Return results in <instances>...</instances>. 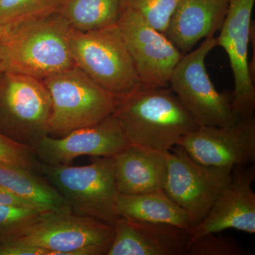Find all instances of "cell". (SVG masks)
I'll return each instance as SVG.
<instances>
[{"instance_id":"obj_1","label":"cell","mask_w":255,"mask_h":255,"mask_svg":"<svg viewBox=\"0 0 255 255\" xmlns=\"http://www.w3.org/2000/svg\"><path fill=\"white\" fill-rule=\"evenodd\" d=\"M112 115L129 145L162 155L199 127L169 87L142 85L118 97Z\"/></svg>"},{"instance_id":"obj_2","label":"cell","mask_w":255,"mask_h":255,"mask_svg":"<svg viewBox=\"0 0 255 255\" xmlns=\"http://www.w3.org/2000/svg\"><path fill=\"white\" fill-rule=\"evenodd\" d=\"M71 28L59 13L7 26L0 41V73L43 80L73 68L68 44Z\"/></svg>"},{"instance_id":"obj_3","label":"cell","mask_w":255,"mask_h":255,"mask_svg":"<svg viewBox=\"0 0 255 255\" xmlns=\"http://www.w3.org/2000/svg\"><path fill=\"white\" fill-rule=\"evenodd\" d=\"M36 172L60 193L73 214L112 226L119 219L113 157H95L91 164L78 167L38 161Z\"/></svg>"},{"instance_id":"obj_4","label":"cell","mask_w":255,"mask_h":255,"mask_svg":"<svg viewBox=\"0 0 255 255\" xmlns=\"http://www.w3.org/2000/svg\"><path fill=\"white\" fill-rule=\"evenodd\" d=\"M68 44L75 66L110 93L121 97L142 86L117 24L87 31L72 27Z\"/></svg>"},{"instance_id":"obj_5","label":"cell","mask_w":255,"mask_h":255,"mask_svg":"<svg viewBox=\"0 0 255 255\" xmlns=\"http://www.w3.org/2000/svg\"><path fill=\"white\" fill-rule=\"evenodd\" d=\"M50 94L48 135L63 137L95 125L113 114L118 97L95 83L77 66L41 80Z\"/></svg>"},{"instance_id":"obj_6","label":"cell","mask_w":255,"mask_h":255,"mask_svg":"<svg viewBox=\"0 0 255 255\" xmlns=\"http://www.w3.org/2000/svg\"><path fill=\"white\" fill-rule=\"evenodd\" d=\"M112 225L72 211H50L6 242L44 250L48 255H107Z\"/></svg>"},{"instance_id":"obj_7","label":"cell","mask_w":255,"mask_h":255,"mask_svg":"<svg viewBox=\"0 0 255 255\" xmlns=\"http://www.w3.org/2000/svg\"><path fill=\"white\" fill-rule=\"evenodd\" d=\"M214 35L183 55L174 68L169 87L199 126L226 127L238 119L233 110L232 94L221 93L211 81L206 58L217 46Z\"/></svg>"},{"instance_id":"obj_8","label":"cell","mask_w":255,"mask_h":255,"mask_svg":"<svg viewBox=\"0 0 255 255\" xmlns=\"http://www.w3.org/2000/svg\"><path fill=\"white\" fill-rule=\"evenodd\" d=\"M0 74V133L33 147L48 135L49 92L39 79L22 74Z\"/></svg>"},{"instance_id":"obj_9","label":"cell","mask_w":255,"mask_h":255,"mask_svg":"<svg viewBox=\"0 0 255 255\" xmlns=\"http://www.w3.org/2000/svg\"><path fill=\"white\" fill-rule=\"evenodd\" d=\"M166 153L163 190L199 224L231 180L232 169L211 167L194 160L180 146ZM193 227V228H194Z\"/></svg>"},{"instance_id":"obj_10","label":"cell","mask_w":255,"mask_h":255,"mask_svg":"<svg viewBox=\"0 0 255 255\" xmlns=\"http://www.w3.org/2000/svg\"><path fill=\"white\" fill-rule=\"evenodd\" d=\"M117 24L142 86L169 87L172 72L184 54L128 6H124Z\"/></svg>"},{"instance_id":"obj_11","label":"cell","mask_w":255,"mask_h":255,"mask_svg":"<svg viewBox=\"0 0 255 255\" xmlns=\"http://www.w3.org/2000/svg\"><path fill=\"white\" fill-rule=\"evenodd\" d=\"M194 160L211 167L233 169L255 160V118L240 119L226 127L199 126L179 140Z\"/></svg>"},{"instance_id":"obj_12","label":"cell","mask_w":255,"mask_h":255,"mask_svg":"<svg viewBox=\"0 0 255 255\" xmlns=\"http://www.w3.org/2000/svg\"><path fill=\"white\" fill-rule=\"evenodd\" d=\"M255 0H229L227 14L220 28L217 46L227 53L234 79L233 110L239 119L254 117L255 80L250 71L248 48L254 21Z\"/></svg>"},{"instance_id":"obj_13","label":"cell","mask_w":255,"mask_h":255,"mask_svg":"<svg viewBox=\"0 0 255 255\" xmlns=\"http://www.w3.org/2000/svg\"><path fill=\"white\" fill-rule=\"evenodd\" d=\"M127 137L113 115L63 137L45 135L32 147L38 161L70 165L80 156L114 157L128 147Z\"/></svg>"},{"instance_id":"obj_14","label":"cell","mask_w":255,"mask_h":255,"mask_svg":"<svg viewBox=\"0 0 255 255\" xmlns=\"http://www.w3.org/2000/svg\"><path fill=\"white\" fill-rule=\"evenodd\" d=\"M235 167L226 187L215 201L205 219L189 230L190 243L211 233L228 229L255 234V194L253 184L254 167Z\"/></svg>"},{"instance_id":"obj_15","label":"cell","mask_w":255,"mask_h":255,"mask_svg":"<svg viewBox=\"0 0 255 255\" xmlns=\"http://www.w3.org/2000/svg\"><path fill=\"white\" fill-rule=\"evenodd\" d=\"M114 228L107 255H186L190 243L189 231L172 225L119 216Z\"/></svg>"},{"instance_id":"obj_16","label":"cell","mask_w":255,"mask_h":255,"mask_svg":"<svg viewBox=\"0 0 255 255\" xmlns=\"http://www.w3.org/2000/svg\"><path fill=\"white\" fill-rule=\"evenodd\" d=\"M229 0H179L164 35L182 54L219 31Z\"/></svg>"},{"instance_id":"obj_17","label":"cell","mask_w":255,"mask_h":255,"mask_svg":"<svg viewBox=\"0 0 255 255\" xmlns=\"http://www.w3.org/2000/svg\"><path fill=\"white\" fill-rule=\"evenodd\" d=\"M119 194H144L163 189L167 174L166 154L129 145L113 157Z\"/></svg>"},{"instance_id":"obj_18","label":"cell","mask_w":255,"mask_h":255,"mask_svg":"<svg viewBox=\"0 0 255 255\" xmlns=\"http://www.w3.org/2000/svg\"><path fill=\"white\" fill-rule=\"evenodd\" d=\"M117 209L119 216L128 219L172 225L187 231L194 227L189 215L163 189L134 195L119 194Z\"/></svg>"},{"instance_id":"obj_19","label":"cell","mask_w":255,"mask_h":255,"mask_svg":"<svg viewBox=\"0 0 255 255\" xmlns=\"http://www.w3.org/2000/svg\"><path fill=\"white\" fill-rule=\"evenodd\" d=\"M0 186L46 211H71L68 203L34 171L0 162Z\"/></svg>"},{"instance_id":"obj_20","label":"cell","mask_w":255,"mask_h":255,"mask_svg":"<svg viewBox=\"0 0 255 255\" xmlns=\"http://www.w3.org/2000/svg\"><path fill=\"white\" fill-rule=\"evenodd\" d=\"M124 0H63L58 13L70 26L82 31L117 24Z\"/></svg>"},{"instance_id":"obj_21","label":"cell","mask_w":255,"mask_h":255,"mask_svg":"<svg viewBox=\"0 0 255 255\" xmlns=\"http://www.w3.org/2000/svg\"><path fill=\"white\" fill-rule=\"evenodd\" d=\"M63 0H0V23L11 26L58 13Z\"/></svg>"},{"instance_id":"obj_22","label":"cell","mask_w":255,"mask_h":255,"mask_svg":"<svg viewBox=\"0 0 255 255\" xmlns=\"http://www.w3.org/2000/svg\"><path fill=\"white\" fill-rule=\"evenodd\" d=\"M48 211H50L0 206V245L17 236Z\"/></svg>"},{"instance_id":"obj_23","label":"cell","mask_w":255,"mask_h":255,"mask_svg":"<svg viewBox=\"0 0 255 255\" xmlns=\"http://www.w3.org/2000/svg\"><path fill=\"white\" fill-rule=\"evenodd\" d=\"M179 0H124V6L137 13L144 20L164 34Z\"/></svg>"},{"instance_id":"obj_24","label":"cell","mask_w":255,"mask_h":255,"mask_svg":"<svg viewBox=\"0 0 255 255\" xmlns=\"http://www.w3.org/2000/svg\"><path fill=\"white\" fill-rule=\"evenodd\" d=\"M236 240L216 233H207L189 243L186 255H251Z\"/></svg>"},{"instance_id":"obj_25","label":"cell","mask_w":255,"mask_h":255,"mask_svg":"<svg viewBox=\"0 0 255 255\" xmlns=\"http://www.w3.org/2000/svg\"><path fill=\"white\" fill-rule=\"evenodd\" d=\"M0 162L14 164L36 172L38 160L32 147L0 133Z\"/></svg>"},{"instance_id":"obj_26","label":"cell","mask_w":255,"mask_h":255,"mask_svg":"<svg viewBox=\"0 0 255 255\" xmlns=\"http://www.w3.org/2000/svg\"><path fill=\"white\" fill-rule=\"evenodd\" d=\"M0 206L39 209L34 204L27 200H25V199L11 192V191L8 190L6 188L1 187V186H0Z\"/></svg>"},{"instance_id":"obj_27","label":"cell","mask_w":255,"mask_h":255,"mask_svg":"<svg viewBox=\"0 0 255 255\" xmlns=\"http://www.w3.org/2000/svg\"><path fill=\"white\" fill-rule=\"evenodd\" d=\"M7 30V26H4V25L1 24L0 23V41L2 39L3 36H4L5 33Z\"/></svg>"}]
</instances>
